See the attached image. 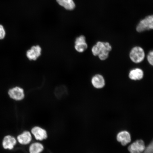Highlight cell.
Returning a JSON list of instances; mask_svg holds the SVG:
<instances>
[{
  "label": "cell",
  "instance_id": "8fae6325",
  "mask_svg": "<svg viewBox=\"0 0 153 153\" xmlns=\"http://www.w3.org/2000/svg\"><path fill=\"white\" fill-rule=\"evenodd\" d=\"M117 139L118 142L121 143L122 145L126 146L128 143L131 142V135L127 131H122L118 134Z\"/></svg>",
  "mask_w": 153,
  "mask_h": 153
},
{
  "label": "cell",
  "instance_id": "7c38bea8",
  "mask_svg": "<svg viewBox=\"0 0 153 153\" xmlns=\"http://www.w3.org/2000/svg\"><path fill=\"white\" fill-rule=\"evenodd\" d=\"M16 143V140L14 137L10 135L5 136L3 140L2 145L5 149L12 150Z\"/></svg>",
  "mask_w": 153,
  "mask_h": 153
},
{
  "label": "cell",
  "instance_id": "9a60e30c",
  "mask_svg": "<svg viewBox=\"0 0 153 153\" xmlns=\"http://www.w3.org/2000/svg\"><path fill=\"white\" fill-rule=\"evenodd\" d=\"M44 150V147L42 144L39 143H32L29 148L30 153H40Z\"/></svg>",
  "mask_w": 153,
  "mask_h": 153
},
{
  "label": "cell",
  "instance_id": "2e32d148",
  "mask_svg": "<svg viewBox=\"0 0 153 153\" xmlns=\"http://www.w3.org/2000/svg\"><path fill=\"white\" fill-rule=\"evenodd\" d=\"M66 90L65 87L64 86H59L55 90V94L59 98H62L65 96Z\"/></svg>",
  "mask_w": 153,
  "mask_h": 153
},
{
  "label": "cell",
  "instance_id": "5bb4252c",
  "mask_svg": "<svg viewBox=\"0 0 153 153\" xmlns=\"http://www.w3.org/2000/svg\"><path fill=\"white\" fill-rule=\"evenodd\" d=\"M59 4L68 10H72L76 7L73 0H56Z\"/></svg>",
  "mask_w": 153,
  "mask_h": 153
},
{
  "label": "cell",
  "instance_id": "277c9868",
  "mask_svg": "<svg viewBox=\"0 0 153 153\" xmlns=\"http://www.w3.org/2000/svg\"><path fill=\"white\" fill-rule=\"evenodd\" d=\"M74 44V48L79 53L85 52L88 46L86 41V37L85 36L82 35L76 38Z\"/></svg>",
  "mask_w": 153,
  "mask_h": 153
},
{
  "label": "cell",
  "instance_id": "5b68a950",
  "mask_svg": "<svg viewBox=\"0 0 153 153\" xmlns=\"http://www.w3.org/2000/svg\"><path fill=\"white\" fill-rule=\"evenodd\" d=\"M8 95L11 99L17 101H22L25 97L24 89L19 87H15L9 89Z\"/></svg>",
  "mask_w": 153,
  "mask_h": 153
},
{
  "label": "cell",
  "instance_id": "ba28073f",
  "mask_svg": "<svg viewBox=\"0 0 153 153\" xmlns=\"http://www.w3.org/2000/svg\"><path fill=\"white\" fill-rule=\"evenodd\" d=\"M145 145L142 140H138L133 143L128 147L130 153H141L144 151Z\"/></svg>",
  "mask_w": 153,
  "mask_h": 153
},
{
  "label": "cell",
  "instance_id": "8992f818",
  "mask_svg": "<svg viewBox=\"0 0 153 153\" xmlns=\"http://www.w3.org/2000/svg\"><path fill=\"white\" fill-rule=\"evenodd\" d=\"M91 82L93 87L97 89L103 88L106 85L104 76L99 74H96L92 77Z\"/></svg>",
  "mask_w": 153,
  "mask_h": 153
},
{
  "label": "cell",
  "instance_id": "6da1fadb",
  "mask_svg": "<svg viewBox=\"0 0 153 153\" xmlns=\"http://www.w3.org/2000/svg\"><path fill=\"white\" fill-rule=\"evenodd\" d=\"M112 49V45L108 42L98 41L92 47L91 51L94 56H97L100 60L104 61L108 58Z\"/></svg>",
  "mask_w": 153,
  "mask_h": 153
},
{
  "label": "cell",
  "instance_id": "e0dca14e",
  "mask_svg": "<svg viewBox=\"0 0 153 153\" xmlns=\"http://www.w3.org/2000/svg\"><path fill=\"white\" fill-rule=\"evenodd\" d=\"M147 60L151 66L153 65V51H150L147 56Z\"/></svg>",
  "mask_w": 153,
  "mask_h": 153
},
{
  "label": "cell",
  "instance_id": "7a4b0ae2",
  "mask_svg": "<svg viewBox=\"0 0 153 153\" xmlns=\"http://www.w3.org/2000/svg\"><path fill=\"white\" fill-rule=\"evenodd\" d=\"M144 50L139 46H135L131 49L129 53L130 60L135 64L143 62L145 57Z\"/></svg>",
  "mask_w": 153,
  "mask_h": 153
},
{
  "label": "cell",
  "instance_id": "3957f363",
  "mask_svg": "<svg viewBox=\"0 0 153 153\" xmlns=\"http://www.w3.org/2000/svg\"><path fill=\"white\" fill-rule=\"evenodd\" d=\"M153 29V16L148 15L139 21L136 27V30L139 33Z\"/></svg>",
  "mask_w": 153,
  "mask_h": 153
},
{
  "label": "cell",
  "instance_id": "d6986e66",
  "mask_svg": "<svg viewBox=\"0 0 153 153\" xmlns=\"http://www.w3.org/2000/svg\"><path fill=\"white\" fill-rule=\"evenodd\" d=\"M5 36V32L4 29L2 25H0V39H4Z\"/></svg>",
  "mask_w": 153,
  "mask_h": 153
},
{
  "label": "cell",
  "instance_id": "30bf717a",
  "mask_svg": "<svg viewBox=\"0 0 153 153\" xmlns=\"http://www.w3.org/2000/svg\"><path fill=\"white\" fill-rule=\"evenodd\" d=\"M31 132L37 140L42 141L47 138L46 131L39 127H34L31 130Z\"/></svg>",
  "mask_w": 153,
  "mask_h": 153
},
{
  "label": "cell",
  "instance_id": "ac0fdd59",
  "mask_svg": "<svg viewBox=\"0 0 153 153\" xmlns=\"http://www.w3.org/2000/svg\"><path fill=\"white\" fill-rule=\"evenodd\" d=\"M143 153H153V142L152 141L147 148L145 149Z\"/></svg>",
  "mask_w": 153,
  "mask_h": 153
},
{
  "label": "cell",
  "instance_id": "9c48e42d",
  "mask_svg": "<svg viewBox=\"0 0 153 153\" xmlns=\"http://www.w3.org/2000/svg\"><path fill=\"white\" fill-rule=\"evenodd\" d=\"M128 77L133 81H139L143 79L144 76V72L142 69L136 68L130 70Z\"/></svg>",
  "mask_w": 153,
  "mask_h": 153
},
{
  "label": "cell",
  "instance_id": "4fadbf2b",
  "mask_svg": "<svg viewBox=\"0 0 153 153\" xmlns=\"http://www.w3.org/2000/svg\"><path fill=\"white\" fill-rule=\"evenodd\" d=\"M31 134L28 131H25L18 136L17 140L19 143L22 145H27L32 140Z\"/></svg>",
  "mask_w": 153,
  "mask_h": 153
},
{
  "label": "cell",
  "instance_id": "52a82bcc",
  "mask_svg": "<svg viewBox=\"0 0 153 153\" xmlns=\"http://www.w3.org/2000/svg\"><path fill=\"white\" fill-rule=\"evenodd\" d=\"M41 48L39 45L33 46L27 51L26 56L28 60L36 61L41 56Z\"/></svg>",
  "mask_w": 153,
  "mask_h": 153
}]
</instances>
